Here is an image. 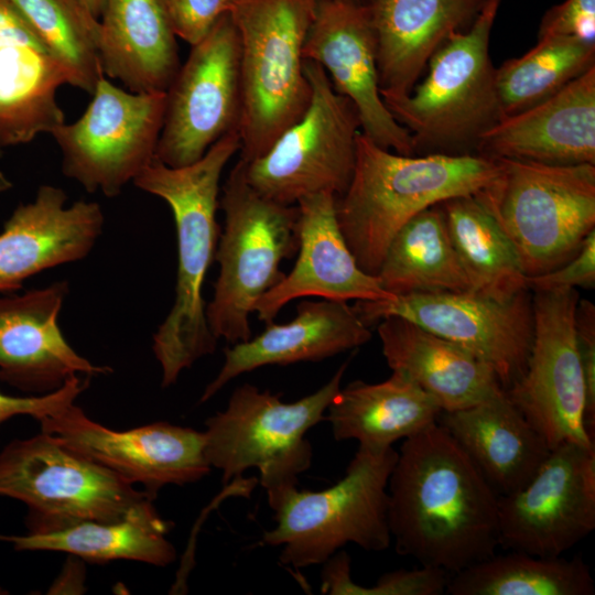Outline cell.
I'll return each instance as SVG.
<instances>
[{
	"mask_svg": "<svg viewBox=\"0 0 595 595\" xmlns=\"http://www.w3.org/2000/svg\"><path fill=\"white\" fill-rule=\"evenodd\" d=\"M498 497L435 422L403 440L388 482L396 552L454 574L499 547Z\"/></svg>",
	"mask_w": 595,
	"mask_h": 595,
	"instance_id": "cell-1",
	"label": "cell"
},
{
	"mask_svg": "<svg viewBox=\"0 0 595 595\" xmlns=\"http://www.w3.org/2000/svg\"><path fill=\"white\" fill-rule=\"evenodd\" d=\"M239 149V132L232 131L191 164L173 167L154 158L132 182L163 199L175 223V298L152 343L163 388L174 385L183 370L216 349L218 339L207 323L203 285L215 260L219 238L216 220L219 181L226 164Z\"/></svg>",
	"mask_w": 595,
	"mask_h": 595,
	"instance_id": "cell-2",
	"label": "cell"
},
{
	"mask_svg": "<svg viewBox=\"0 0 595 595\" xmlns=\"http://www.w3.org/2000/svg\"><path fill=\"white\" fill-rule=\"evenodd\" d=\"M499 170L497 159L482 154L396 153L360 132L350 183L336 198L337 221L358 266L376 275L407 221L448 198L476 194Z\"/></svg>",
	"mask_w": 595,
	"mask_h": 595,
	"instance_id": "cell-3",
	"label": "cell"
},
{
	"mask_svg": "<svg viewBox=\"0 0 595 595\" xmlns=\"http://www.w3.org/2000/svg\"><path fill=\"white\" fill-rule=\"evenodd\" d=\"M501 0H488L472 26L452 34L431 56L424 79L405 96L382 95L411 136L413 154H477L501 119L490 33Z\"/></svg>",
	"mask_w": 595,
	"mask_h": 595,
	"instance_id": "cell-4",
	"label": "cell"
},
{
	"mask_svg": "<svg viewBox=\"0 0 595 595\" xmlns=\"http://www.w3.org/2000/svg\"><path fill=\"white\" fill-rule=\"evenodd\" d=\"M317 0H234L240 41V160L263 155L306 111L304 44Z\"/></svg>",
	"mask_w": 595,
	"mask_h": 595,
	"instance_id": "cell-5",
	"label": "cell"
},
{
	"mask_svg": "<svg viewBox=\"0 0 595 595\" xmlns=\"http://www.w3.org/2000/svg\"><path fill=\"white\" fill-rule=\"evenodd\" d=\"M497 160L498 175L474 196L511 242L527 278L558 269L595 230V164Z\"/></svg>",
	"mask_w": 595,
	"mask_h": 595,
	"instance_id": "cell-6",
	"label": "cell"
},
{
	"mask_svg": "<svg viewBox=\"0 0 595 595\" xmlns=\"http://www.w3.org/2000/svg\"><path fill=\"white\" fill-rule=\"evenodd\" d=\"M0 496L28 507L31 533L82 521L161 518L154 496L43 431L0 451Z\"/></svg>",
	"mask_w": 595,
	"mask_h": 595,
	"instance_id": "cell-7",
	"label": "cell"
},
{
	"mask_svg": "<svg viewBox=\"0 0 595 595\" xmlns=\"http://www.w3.org/2000/svg\"><path fill=\"white\" fill-rule=\"evenodd\" d=\"M397 457L392 446H358L344 477L331 487L284 490L269 504L277 524L261 543L281 547L280 562L295 570L323 564L347 543L388 549V482Z\"/></svg>",
	"mask_w": 595,
	"mask_h": 595,
	"instance_id": "cell-8",
	"label": "cell"
},
{
	"mask_svg": "<svg viewBox=\"0 0 595 595\" xmlns=\"http://www.w3.org/2000/svg\"><path fill=\"white\" fill-rule=\"evenodd\" d=\"M347 366L348 360L320 389L294 402L251 383L237 387L227 407L205 422L206 458L221 472L223 483L257 468L269 504L295 487L312 463L306 433L325 421Z\"/></svg>",
	"mask_w": 595,
	"mask_h": 595,
	"instance_id": "cell-9",
	"label": "cell"
},
{
	"mask_svg": "<svg viewBox=\"0 0 595 595\" xmlns=\"http://www.w3.org/2000/svg\"><path fill=\"white\" fill-rule=\"evenodd\" d=\"M219 206V274L206 318L213 335L232 345L251 338L249 317L256 303L284 278L280 266L298 251L299 207L259 194L247 182L240 159L223 185Z\"/></svg>",
	"mask_w": 595,
	"mask_h": 595,
	"instance_id": "cell-10",
	"label": "cell"
},
{
	"mask_svg": "<svg viewBox=\"0 0 595 595\" xmlns=\"http://www.w3.org/2000/svg\"><path fill=\"white\" fill-rule=\"evenodd\" d=\"M312 95L304 115L261 156L245 163L247 182L262 196L296 205L309 195L347 190L361 132L355 106L332 86L321 65L305 60Z\"/></svg>",
	"mask_w": 595,
	"mask_h": 595,
	"instance_id": "cell-11",
	"label": "cell"
},
{
	"mask_svg": "<svg viewBox=\"0 0 595 595\" xmlns=\"http://www.w3.org/2000/svg\"><path fill=\"white\" fill-rule=\"evenodd\" d=\"M91 95L76 121L51 134L65 176L88 193L115 197L155 158L166 95L125 90L105 76Z\"/></svg>",
	"mask_w": 595,
	"mask_h": 595,
	"instance_id": "cell-12",
	"label": "cell"
},
{
	"mask_svg": "<svg viewBox=\"0 0 595 595\" xmlns=\"http://www.w3.org/2000/svg\"><path fill=\"white\" fill-rule=\"evenodd\" d=\"M532 291L499 302L473 292H432L392 300L357 301L354 309L372 325L400 316L446 338L488 364L508 390L524 374L534 335Z\"/></svg>",
	"mask_w": 595,
	"mask_h": 595,
	"instance_id": "cell-13",
	"label": "cell"
},
{
	"mask_svg": "<svg viewBox=\"0 0 595 595\" xmlns=\"http://www.w3.org/2000/svg\"><path fill=\"white\" fill-rule=\"evenodd\" d=\"M191 47L165 91L155 152L173 167L197 161L220 138L239 132L241 119L240 41L229 12Z\"/></svg>",
	"mask_w": 595,
	"mask_h": 595,
	"instance_id": "cell-14",
	"label": "cell"
},
{
	"mask_svg": "<svg viewBox=\"0 0 595 595\" xmlns=\"http://www.w3.org/2000/svg\"><path fill=\"white\" fill-rule=\"evenodd\" d=\"M534 335L523 376L506 390L552 450L595 447L586 428V388L575 336L576 289L532 292Z\"/></svg>",
	"mask_w": 595,
	"mask_h": 595,
	"instance_id": "cell-15",
	"label": "cell"
},
{
	"mask_svg": "<svg viewBox=\"0 0 595 595\" xmlns=\"http://www.w3.org/2000/svg\"><path fill=\"white\" fill-rule=\"evenodd\" d=\"M499 545L560 556L595 529V447L564 442L533 477L498 497Z\"/></svg>",
	"mask_w": 595,
	"mask_h": 595,
	"instance_id": "cell-16",
	"label": "cell"
},
{
	"mask_svg": "<svg viewBox=\"0 0 595 595\" xmlns=\"http://www.w3.org/2000/svg\"><path fill=\"white\" fill-rule=\"evenodd\" d=\"M37 422L41 431L154 497L164 486L196 483L212 469L204 431L192 428L153 422L116 431L88 418L75 402Z\"/></svg>",
	"mask_w": 595,
	"mask_h": 595,
	"instance_id": "cell-17",
	"label": "cell"
},
{
	"mask_svg": "<svg viewBox=\"0 0 595 595\" xmlns=\"http://www.w3.org/2000/svg\"><path fill=\"white\" fill-rule=\"evenodd\" d=\"M367 3L317 0L304 58L321 65L334 89L355 106L361 133L379 147L414 155L411 136L386 107Z\"/></svg>",
	"mask_w": 595,
	"mask_h": 595,
	"instance_id": "cell-18",
	"label": "cell"
},
{
	"mask_svg": "<svg viewBox=\"0 0 595 595\" xmlns=\"http://www.w3.org/2000/svg\"><path fill=\"white\" fill-rule=\"evenodd\" d=\"M66 280L22 293H0V381L31 396L60 389L78 375L111 371L78 354L58 318L68 294Z\"/></svg>",
	"mask_w": 595,
	"mask_h": 595,
	"instance_id": "cell-19",
	"label": "cell"
},
{
	"mask_svg": "<svg viewBox=\"0 0 595 595\" xmlns=\"http://www.w3.org/2000/svg\"><path fill=\"white\" fill-rule=\"evenodd\" d=\"M66 203L63 188L44 184L14 208L0 232V293L17 292L31 277L91 252L105 226L100 205Z\"/></svg>",
	"mask_w": 595,
	"mask_h": 595,
	"instance_id": "cell-20",
	"label": "cell"
},
{
	"mask_svg": "<svg viewBox=\"0 0 595 595\" xmlns=\"http://www.w3.org/2000/svg\"><path fill=\"white\" fill-rule=\"evenodd\" d=\"M336 198L320 193L298 202V259L293 269L256 303L253 312L259 321L273 322L286 303L300 298L345 302L394 298L376 275L358 266L337 221Z\"/></svg>",
	"mask_w": 595,
	"mask_h": 595,
	"instance_id": "cell-21",
	"label": "cell"
},
{
	"mask_svg": "<svg viewBox=\"0 0 595 595\" xmlns=\"http://www.w3.org/2000/svg\"><path fill=\"white\" fill-rule=\"evenodd\" d=\"M65 69L11 0H0V150L65 122L57 90Z\"/></svg>",
	"mask_w": 595,
	"mask_h": 595,
	"instance_id": "cell-22",
	"label": "cell"
},
{
	"mask_svg": "<svg viewBox=\"0 0 595 595\" xmlns=\"http://www.w3.org/2000/svg\"><path fill=\"white\" fill-rule=\"evenodd\" d=\"M477 154L553 165L595 164V66L550 98L502 118Z\"/></svg>",
	"mask_w": 595,
	"mask_h": 595,
	"instance_id": "cell-23",
	"label": "cell"
},
{
	"mask_svg": "<svg viewBox=\"0 0 595 595\" xmlns=\"http://www.w3.org/2000/svg\"><path fill=\"white\" fill-rule=\"evenodd\" d=\"M371 338L369 326L345 301H302L293 320L270 322L256 337L224 350V364L205 387L199 402H206L238 376L269 365L320 361L355 349Z\"/></svg>",
	"mask_w": 595,
	"mask_h": 595,
	"instance_id": "cell-24",
	"label": "cell"
},
{
	"mask_svg": "<svg viewBox=\"0 0 595 595\" xmlns=\"http://www.w3.org/2000/svg\"><path fill=\"white\" fill-rule=\"evenodd\" d=\"M488 0H369L380 94L409 95L428 62L454 33L468 30Z\"/></svg>",
	"mask_w": 595,
	"mask_h": 595,
	"instance_id": "cell-25",
	"label": "cell"
},
{
	"mask_svg": "<svg viewBox=\"0 0 595 595\" xmlns=\"http://www.w3.org/2000/svg\"><path fill=\"white\" fill-rule=\"evenodd\" d=\"M377 331L391 370L410 377L442 411L468 408L505 390L488 364L412 321L388 316Z\"/></svg>",
	"mask_w": 595,
	"mask_h": 595,
	"instance_id": "cell-26",
	"label": "cell"
},
{
	"mask_svg": "<svg viewBox=\"0 0 595 595\" xmlns=\"http://www.w3.org/2000/svg\"><path fill=\"white\" fill-rule=\"evenodd\" d=\"M437 422L499 496L527 485L551 451L506 390L468 408L442 411Z\"/></svg>",
	"mask_w": 595,
	"mask_h": 595,
	"instance_id": "cell-27",
	"label": "cell"
},
{
	"mask_svg": "<svg viewBox=\"0 0 595 595\" xmlns=\"http://www.w3.org/2000/svg\"><path fill=\"white\" fill-rule=\"evenodd\" d=\"M99 23L104 75L132 93H165L181 64L163 1L104 0Z\"/></svg>",
	"mask_w": 595,
	"mask_h": 595,
	"instance_id": "cell-28",
	"label": "cell"
},
{
	"mask_svg": "<svg viewBox=\"0 0 595 595\" xmlns=\"http://www.w3.org/2000/svg\"><path fill=\"white\" fill-rule=\"evenodd\" d=\"M435 399L410 377L392 371L378 383L356 380L340 388L327 408L325 421L336 441L380 450L409 439L437 422Z\"/></svg>",
	"mask_w": 595,
	"mask_h": 595,
	"instance_id": "cell-29",
	"label": "cell"
},
{
	"mask_svg": "<svg viewBox=\"0 0 595 595\" xmlns=\"http://www.w3.org/2000/svg\"><path fill=\"white\" fill-rule=\"evenodd\" d=\"M376 277L394 296L472 291L440 203L420 212L397 231Z\"/></svg>",
	"mask_w": 595,
	"mask_h": 595,
	"instance_id": "cell-30",
	"label": "cell"
},
{
	"mask_svg": "<svg viewBox=\"0 0 595 595\" xmlns=\"http://www.w3.org/2000/svg\"><path fill=\"white\" fill-rule=\"evenodd\" d=\"M171 528L172 523L162 517L154 520L82 521L48 532L0 534V541L12 544L17 551H57L98 564L130 560L167 566L176 559L175 547L166 538Z\"/></svg>",
	"mask_w": 595,
	"mask_h": 595,
	"instance_id": "cell-31",
	"label": "cell"
},
{
	"mask_svg": "<svg viewBox=\"0 0 595 595\" xmlns=\"http://www.w3.org/2000/svg\"><path fill=\"white\" fill-rule=\"evenodd\" d=\"M440 206L469 292L505 302L528 289L511 242L474 195L455 196Z\"/></svg>",
	"mask_w": 595,
	"mask_h": 595,
	"instance_id": "cell-32",
	"label": "cell"
},
{
	"mask_svg": "<svg viewBox=\"0 0 595 595\" xmlns=\"http://www.w3.org/2000/svg\"><path fill=\"white\" fill-rule=\"evenodd\" d=\"M451 595H594L588 565L580 558L539 556L521 551L493 554L450 575Z\"/></svg>",
	"mask_w": 595,
	"mask_h": 595,
	"instance_id": "cell-33",
	"label": "cell"
},
{
	"mask_svg": "<svg viewBox=\"0 0 595 595\" xmlns=\"http://www.w3.org/2000/svg\"><path fill=\"white\" fill-rule=\"evenodd\" d=\"M595 66V44L570 37H544L526 54L496 68L502 118L550 98Z\"/></svg>",
	"mask_w": 595,
	"mask_h": 595,
	"instance_id": "cell-34",
	"label": "cell"
},
{
	"mask_svg": "<svg viewBox=\"0 0 595 595\" xmlns=\"http://www.w3.org/2000/svg\"><path fill=\"white\" fill-rule=\"evenodd\" d=\"M66 72L68 85L93 94L105 76L99 19L78 0H11Z\"/></svg>",
	"mask_w": 595,
	"mask_h": 595,
	"instance_id": "cell-35",
	"label": "cell"
},
{
	"mask_svg": "<svg viewBox=\"0 0 595 595\" xmlns=\"http://www.w3.org/2000/svg\"><path fill=\"white\" fill-rule=\"evenodd\" d=\"M323 564L321 592L332 595H441L451 575L444 570L421 565L385 573L375 585L361 586L351 580L350 558L345 551H337Z\"/></svg>",
	"mask_w": 595,
	"mask_h": 595,
	"instance_id": "cell-36",
	"label": "cell"
},
{
	"mask_svg": "<svg viewBox=\"0 0 595 595\" xmlns=\"http://www.w3.org/2000/svg\"><path fill=\"white\" fill-rule=\"evenodd\" d=\"M176 37L191 46L203 41L234 0H162Z\"/></svg>",
	"mask_w": 595,
	"mask_h": 595,
	"instance_id": "cell-37",
	"label": "cell"
},
{
	"mask_svg": "<svg viewBox=\"0 0 595 595\" xmlns=\"http://www.w3.org/2000/svg\"><path fill=\"white\" fill-rule=\"evenodd\" d=\"M552 36L595 44V0H565L550 8L541 19L538 40Z\"/></svg>",
	"mask_w": 595,
	"mask_h": 595,
	"instance_id": "cell-38",
	"label": "cell"
},
{
	"mask_svg": "<svg viewBox=\"0 0 595 595\" xmlns=\"http://www.w3.org/2000/svg\"><path fill=\"white\" fill-rule=\"evenodd\" d=\"M527 288L532 292L565 289L595 288V230L584 239L580 250L558 269L527 278Z\"/></svg>",
	"mask_w": 595,
	"mask_h": 595,
	"instance_id": "cell-39",
	"label": "cell"
},
{
	"mask_svg": "<svg viewBox=\"0 0 595 595\" xmlns=\"http://www.w3.org/2000/svg\"><path fill=\"white\" fill-rule=\"evenodd\" d=\"M88 381L79 376L68 379L60 389L41 396L14 397L0 391V426L18 415H30L36 421L76 401Z\"/></svg>",
	"mask_w": 595,
	"mask_h": 595,
	"instance_id": "cell-40",
	"label": "cell"
},
{
	"mask_svg": "<svg viewBox=\"0 0 595 595\" xmlns=\"http://www.w3.org/2000/svg\"><path fill=\"white\" fill-rule=\"evenodd\" d=\"M574 326L586 388L585 423L595 439V305L591 301L580 298Z\"/></svg>",
	"mask_w": 595,
	"mask_h": 595,
	"instance_id": "cell-41",
	"label": "cell"
},
{
	"mask_svg": "<svg viewBox=\"0 0 595 595\" xmlns=\"http://www.w3.org/2000/svg\"><path fill=\"white\" fill-rule=\"evenodd\" d=\"M82 559L71 555L60 576L48 588L50 594H82L85 592V565Z\"/></svg>",
	"mask_w": 595,
	"mask_h": 595,
	"instance_id": "cell-42",
	"label": "cell"
},
{
	"mask_svg": "<svg viewBox=\"0 0 595 595\" xmlns=\"http://www.w3.org/2000/svg\"><path fill=\"white\" fill-rule=\"evenodd\" d=\"M95 18L99 19L104 0H78Z\"/></svg>",
	"mask_w": 595,
	"mask_h": 595,
	"instance_id": "cell-43",
	"label": "cell"
},
{
	"mask_svg": "<svg viewBox=\"0 0 595 595\" xmlns=\"http://www.w3.org/2000/svg\"><path fill=\"white\" fill-rule=\"evenodd\" d=\"M12 187V182L10 178L0 171V194L9 191Z\"/></svg>",
	"mask_w": 595,
	"mask_h": 595,
	"instance_id": "cell-44",
	"label": "cell"
},
{
	"mask_svg": "<svg viewBox=\"0 0 595 595\" xmlns=\"http://www.w3.org/2000/svg\"><path fill=\"white\" fill-rule=\"evenodd\" d=\"M344 1H351V2H358V3H367L369 0H344Z\"/></svg>",
	"mask_w": 595,
	"mask_h": 595,
	"instance_id": "cell-45",
	"label": "cell"
},
{
	"mask_svg": "<svg viewBox=\"0 0 595 595\" xmlns=\"http://www.w3.org/2000/svg\"><path fill=\"white\" fill-rule=\"evenodd\" d=\"M8 594V592L0 586V595Z\"/></svg>",
	"mask_w": 595,
	"mask_h": 595,
	"instance_id": "cell-46",
	"label": "cell"
},
{
	"mask_svg": "<svg viewBox=\"0 0 595 595\" xmlns=\"http://www.w3.org/2000/svg\"><path fill=\"white\" fill-rule=\"evenodd\" d=\"M1 153H2V151L0 150V156H1Z\"/></svg>",
	"mask_w": 595,
	"mask_h": 595,
	"instance_id": "cell-47",
	"label": "cell"
}]
</instances>
